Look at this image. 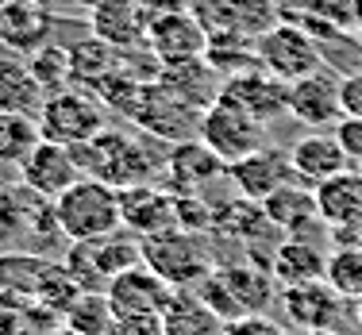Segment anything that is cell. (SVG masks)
<instances>
[{"mask_svg": "<svg viewBox=\"0 0 362 335\" xmlns=\"http://www.w3.org/2000/svg\"><path fill=\"white\" fill-rule=\"evenodd\" d=\"M108 335H166L162 316H116Z\"/></svg>", "mask_w": 362, "mask_h": 335, "instance_id": "e575fe53", "label": "cell"}, {"mask_svg": "<svg viewBox=\"0 0 362 335\" xmlns=\"http://www.w3.org/2000/svg\"><path fill=\"white\" fill-rule=\"evenodd\" d=\"M105 105L81 85H70L62 93H50L39 108V131L42 139L62 143V147H81V143L97 139L105 131Z\"/></svg>", "mask_w": 362, "mask_h": 335, "instance_id": "5b68a950", "label": "cell"}, {"mask_svg": "<svg viewBox=\"0 0 362 335\" xmlns=\"http://www.w3.org/2000/svg\"><path fill=\"white\" fill-rule=\"evenodd\" d=\"M139 262H143V239L132 235L127 228L100 239H85V243H70V254H66V270L77 278V286L100 289V293L108 289V281L116 274L132 270Z\"/></svg>", "mask_w": 362, "mask_h": 335, "instance_id": "277c9868", "label": "cell"}, {"mask_svg": "<svg viewBox=\"0 0 362 335\" xmlns=\"http://www.w3.org/2000/svg\"><path fill=\"white\" fill-rule=\"evenodd\" d=\"M220 100L243 108L258 124H278L281 116H289V85L278 81L274 74L258 70V66L243 74H231L220 85Z\"/></svg>", "mask_w": 362, "mask_h": 335, "instance_id": "ba28073f", "label": "cell"}, {"mask_svg": "<svg viewBox=\"0 0 362 335\" xmlns=\"http://www.w3.org/2000/svg\"><path fill=\"white\" fill-rule=\"evenodd\" d=\"M81 4H89V8H93V4H97V0H81Z\"/></svg>", "mask_w": 362, "mask_h": 335, "instance_id": "ab89813d", "label": "cell"}, {"mask_svg": "<svg viewBox=\"0 0 362 335\" xmlns=\"http://www.w3.org/2000/svg\"><path fill=\"white\" fill-rule=\"evenodd\" d=\"M166 177L174 193H197L216 177H228V166L201 139H181L166 154Z\"/></svg>", "mask_w": 362, "mask_h": 335, "instance_id": "d6986e66", "label": "cell"}, {"mask_svg": "<svg viewBox=\"0 0 362 335\" xmlns=\"http://www.w3.org/2000/svg\"><path fill=\"white\" fill-rule=\"evenodd\" d=\"M143 262L174 289H197L212 274V254L197 231L170 228L143 239Z\"/></svg>", "mask_w": 362, "mask_h": 335, "instance_id": "3957f363", "label": "cell"}, {"mask_svg": "<svg viewBox=\"0 0 362 335\" xmlns=\"http://www.w3.org/2000/svg\"><path fill=\"white\" fill-rule=\"evenodd\" d=\"M262 127L255 116H247L243 108L228 105V100H212L209 108L201 112V124H197V139L204 143L223 166H231V162L247 158V154H255L258 147H266L262 143Z\"/></svg>", "mask_w": 362, "mask_h": 335, "instance_id": "8992f818", "label": "cell"}, {"mask_svg": "<svg viewBox=\"0 0 362 335\" xmlns=\"http://www.w3.org/2000/svg\"><path fill=\"white\" fill-rule=\"evenodd\" d=\"M316 208L335 243H351L362 228V170H343L316 185Z\"/></svg>", "mask_w": 362, "mask_h": 335, "instance_id": "9c48e42d", "label": "cell"}, {"mask_svg": "<svg viewBox=\"0 0 362 335\" xmlns=\"http://www.w3.org/2000/svg\"><path fill=\"white\" fill-rule=\"evenodd\" d=\"M105 293H108V305L116 316H162V308L174 297V286H166L151 266L139 262L132 270L116 274Z\"/></svg>", "mask_w": 362, "mask_h": 335, "instance_id": "4fadbf2b", "label": "cell"}, {"mask_svg": "<svg viewBox=\"0 0 362 335\" xmlns=\"http://www.w3.org/2000/svg\"><path fill=\"white\" fill-rule=\"evenodd\" d=\"M20 182L28 185L31 196H42V201H58V196H62L74 182H81V170H77L70 147L42 139L39 147L31 151L28 158H23Z\"/></svg>", "mask_w": 362, "mask_h": 335, "instance_id": "5bb4252c", "label": "cell"}, {"mask_svg": "<svg viewBox=\"0 0 362 335\" xmlns=\"http://www.w3.org/2000/svg\"><path fill=\"white\" fill-rule=\"evenodd\" d=\"M135 124H143L151 135L162 139H197V124H201V108L177 100L174 93H166L162 85H146V97L139 112H135Z\"/></svg>", "mask_w": 362, "mask_h": 335, "instance_id": "e0dca14e", "label": "cell"}, {"mask_svg": "<svg viewBox=\"0 0 362 335\" xmlns=\"http://www.w3.org/2000/svg\"><path fill=\"white\" fill-rule=\"evenodd\" d=\"M62 324L77 335H108L112 324H116L108 293H100V289H81V293L74 297V305L62 312Z\"/></svg>", "mask_w": 362, "mask_h": 335, "instance_id": "f1b7e54d", "label": "cell"}, {"mask_svg": "<svg viewBox=\"0 0 362 335\" xmlns=\"http://www.w3.org/2000/svg\"><path fill=\"white\" fill-rule=\"evenodd\" d=\"M47 28L50 16L39 0H8L0 8V39L12 42L20 54H35L39 47H47Z\"/></svg>", "mask_w": 362, "mask_h": 335, "instance_id": "484cf974", "label": "cell"}, {"mask_svg": "<svg viewBox=\"0 0 362 335\" xmlns=\"http://www.w3.org/2000/svg\"><path fill=\"white\" fill-rule=\"evenodd\" d=\"M289 162H293L297 182H305L313 189L320 182H327V177L351 170V158H347V151L339 147L335 131H313V135H305V139H297L289 147Z\"/></svg>", "mask_w": 362, "mask_h": 335, "instance_id": "ac0fdd59", "label": "cell"}, {"mask_svg": "<svg viewBox=\"0 0 362 335\" xmlns=\"http://www.w3.org/2000/svg\"><path fill=\"white\" fill-rule=\"evenodd\" d=\"M335 139H339V147H343V151H347V158L362 166V119L343 116L339 124H335Z\"/></svg>", "mask_w": 362, "mask_h": 335, "instance_id": "d6a6232c", "label": "cell"}, {"mask_svg": "<svg viewBox=\"0 0 362 335\" xmlns=\"http://www.w3.org/2000/svg\"><path fill=\"white\" fill-rule=\"evenodd\" d=\"M58 231L70 243H85V239H100L124 228L119 216V189L97 177H81L54 201Z\"/></svg>", "mask_w": 362, "mask_h": 335, "instance_id": "7a4b0ae2", "label": "cell"}, {"mask_svg": "<svg viewBox=\"0 0 362 335\" xmlns=\"http://www.w3.org/2000/svg\"><path fill=\"white\" fill-rule=\"evenodd\" d=\"M289 116L305 127H327L343 119L339 105V77H332L327 70H316L308 77L289 85Z\"/></svg>", "mask_w": 362, "mask_h": 335, "instance_id": "2e32d148", "label": "cell"}, {"mask_svg": "<svg viewBox=\"0 0 362 335\" xmlns=\"http://www.w3.org/2000/svg\"><path fill=\"white\" fill-rule=\"evenodd\" d=\"M351 308H355V324L362 328V297H358V300H351Z\"/></svg>", "mask_w": 362, "mask_h": 335, "instance_id": "8d00e7d4", "label": "cell"}, {"mask_svg": "<svg viewBox=\"0 0 362 335\" xmlns=\"http://www.w3.org/2000/svg\"><path fill=\"white\" fill-rule=\"evenodd\" d=\"M154 85H162L166 93H174L177 100H185V105H193V108H201V112L220 97L216 81H212L209 58H189V62H170V66H162V70H158V81H154Z\"/></svg>", "mask_w": 362, "mask_h": 335, "instance_id": "d4e9b609", "label": "cell"}, {"mask_svg": "<svg viewBox=\"0 0 362 335\" xmlns=\"http://www.w3.org/2000/svg\"><path fill=\"white\" fill-rule=\"evenodd\" d=\"M270 274L278 286H308V281H324L327 274V254L320 243L308 235H286L270 254Z\"/></svg>", "mask_w": 362, "mask_h": 335, "instance_id": "ffe728a7", "label": "cell"}, {"mask_svg": "<svg viewBox=\"0 0 362 335\" xmlns=\"http://www.w3.org/2000/svg\"><path fill=\"white\" fill-rule=\"evenodd\" d=\"M324 281L335 289L343 300H358L362 297V247L358 243H339L327 254V274Z\"/></svg>", "mask_w": 362, "mask_h": 335, "instance_id": "4dcf8cb0", "label": "cell"}, {"mask_svg": "<svg viewBox=\"0 0 362 335\" xmlns=\"http://www.w3.org/2000/svg\"><path fill=\"white\" fill-rule=\"evenodd\" d=\"M47 335H77V331H70V328L62 324V328H54V331H47Z\"/></svg>", "mask_w": 362, "mask_h": 335, "instance_id": "74e56055", "label": "cell"}, {"mask_svg": "<svg viewBox=\"0 0 362 335\" xmlns=\"http://www.w3.org/2000/svg\"><path fill=\"white\" fill-rule=\"evenodd\" d=\"M42 143V131H39V119L35 116H8L0 112V162L4 166H23L31 151Z\"/></svg>", "mask_w": 362, "mask_h": 335, "instance_id": "f546056e", "label": "cell"}, {"mask_svg": "<svg viewBox=\"0 0 362 335\" xmlns=\"http://www.w3.org/2000/svg\"><path fill=\"white\" fill-rule=\"evenodd\" d=\"M70 70H74V85H81V89H97L105 77H112L119 70L116 47H108V42L97 39V35L81 39L77 47H70Z\"/></svg>", "mask_w": 362, "mask_h": 335, "instance_id": "83f0119b", "label": "cell"}, {"mask_svg": "<svg viewBox=\"0 0 362 335\" xmlns=\"http://www.w3.org/2000/svg\"><path fill=\"white\" fill-rule=\"evenodd\" d=\"M339 105H343V116L362 119V70L339 77Z\"/></svg>", "mask_w": 362, "mask_h": 335, "instance_id": "d590c367", "label": "cell"}, {"mask_svg": "<svg viewBox=\"0 0 362 335\" xmlns=\"http://www.w3.org/2000/svg\"><path fill=\"white\" fill-rule=\"evenodd\" d=\"M70 151H74V162L81 170V177H97V182H108L116 189L143 185L158 170H166V162L146 158L143 143H135L124 131H112V127H105L97 139L81 143V147H70Z\"/></svg>", "mask_w": 362, "mask_h": 335, "instance_id": "6da1fadb", "label": "cell"}, {"mask_svg": "<svg viewBox=\"0 0 362 335\" xmlns=\"http://www.w3.org/2000/svg\"><path fill=\"white\" fill-rule=\"evenodd\" d=\"M119 216H124V228L139 239L170 231L177 228V193L154 182L119 189Z\"/></svg>", "mask_w": 362, "mask_h": 335, "instance_id": "7c38bea8", "label": "cell"}, {"mask_svg": "<svg viewBox=\"0 0 362 335\" xmlns=\"http://www.w3.org/2000/svg\"><path fill=\"white\" fill-rule=\"evenodd\" d=\"M4 4H8V0H0V8H4Z\"/></svg>", "mask_w": 362, "mask_h": 335, "instance_id": "60d3db41", "label": "cell"}, {"mask_svg": "<svg viewBox=\"0 0 362 335\" xmlns=\"http://www.w3.org/2000/svg\"><path fill=\"white\" fill-rule=\"evenodd\" d=\"M166 335H223V320L197 297V289H174L170 305L162 308Z\"/></svg>", "mask_w": 362, "mask_h": 335, "instance_id": "4316f807", "label": "cell"}, {"mask_svg": "<svg viewBox=\"0 0 362 335\" xmlns=\"http://www.w3.org/2000/svg\"><path fill=\"white\" fill-rule=\"evenodd\" d=\"M262 212L281 235H308L320 223V208H316V189H305V182H289L278 193L262 201Z\"/></svg>", "mask_w": 362, "mask_h": 335, "instance_id": "7402d4cb", "label": "cell"}, {"mask_svg": "<svg viewBox=\"0 0 362 335\" xmlns=\"http://www.w3.org/2000/svg\"><path fill=\"white\" fill-rule=\"evenodd\" d=\"M47 100V89L39 85V77L31 74V66L23 58H0V112L8 116H35Z\"/></svg>", "mask_w": 362, "mask_h": 335, "instance_id": "cb8c5ba5", "label": "cell"}, {"mask_svg": "<svg viewBox=\"0 0 362 335\" xmlns=\"http://www.w3.org/2000/svg\"><path fill=\"white\" fill-rule=\"evenodd\" d=\"M351 243H358V247H362V228L355 231V239H351Z\"/></svg>", "mask_w": 362, "mask_h": 335, "instance_id": "f35d334b", "label": "cell"}, {"mask_svg": "<svg viewBox=\"0 0 362 335\" xmlns=\"http://www.w3.org/2000/svg\"><path fill=\"white\" fill-rule=\"evenodd\" d=\"M223 335H286V328H278L270 316L255 312V316H243V320L223 324Z\"/></svg>", "mask_w": 362, "mask_h": 335, "instance_id": "836d02e7", "label": "cell"}, {"mask_svg": "<svg viewBox=\"0 0 362 335\" xmlns=\"http://www.w3.org/2000/svg\"><path fill=\"white\" fill-rule=\"evenodd\" d=\"M228 182L235 185V193L243 201H255L262 204L270 193H278L281 185L297 182L293 174V162H289V151H278V147H258L255 154L231 162L228 166Z\"/></svg>", "mask_w": 362, "mask_h": 335, "instance_id": "30bf717a", "label": "cell"}, {"mask_svg": "<svg viewBox=\"0 0 362 335\" xmlns=\"http://www.w3.org/2000/svg\"><path fill=\"white\" fill-rule=\"evenodd\" d=\"M89 31L116 50L146 42L143 4L139 0H97V4H93V16H89Z\"/></svg>", "mask_w": 362, "mask_h": 335, "instance_id": "44dd1931", "label": "cell"}, {"mask_svg": "<svg viewBox=\"0 0 362 335\" xmlns=\"http://www.w3.org/2000/svg\"><path fill=\"white\" fill-rule=\"evenodd\" d=\"M0 166H4V162H0Z\"/></svg>", "mask_w": 362, "mask_h": 335, "instance_id": "b9f144b4", "label": "cell"}, {"mask_svg": "<svg viewBox=\"0 0 362 335\" xmlns=\"http://www.w3.org/2000/svg\"><path fill=\"white\" fill-rule=\"evenodd\" d=\"M255 58H258V70L274 74L278 81H300V77L316 74L324 62L320 47L308 31L293 28V23H274L270 31L255 39Z\"/></svg>", "mask_w": 362, "mask_h": 335, "instance_id": "52a82bcc", "label": "cell"}, {"mask_svg": "<svg viewBox=\"0 0 362 335\" xmlns=\"http://www.w3.org/2000/svg\"><path fill=\"white\" fill-rule=\"evenodd\" d=\"M31 74L39 77V85L47 89V97L50 93H62V89H70L74 85V70H70V50H62V47H39L35 54H31Z\"/></svg>", "mask_w": 362, "mask_h": 335, "instance_id": "1f68e13d", "label": "cell"}, {"mask_svg": "<svg viewBox=\"0 0 362 335\" xmlns=\"http://www.w3.org/2000/svg\"><path fill=\"white\" fill-rule=\"evenodd\" d=\"M146 47L162 66L170 62H189V58H204L209 50V31L193 12H166L158 20L146 23Z\"/></svg>", "mask_w": 362, "mask_h": 335, "instance_id": "8fae6325", "label": "cell"}, {"mask_svg": "<svg viewBox=\"0 0 362 335\" xmlns=\"http://www.w3.org/2000/svg\"><path fill=\"white\" fill-rule=\"evenodd\" d=\"M216 274L223 278V286H228L231 300H235L239 320H243V316L262 312V308L274 300V293H278V281H274V274L266 270V266H255V262H228V266H216Z\"/></svg>", "mask_w": 362, "mask_h": 335, "instance_id": "603a6c76", "label": "cell"}, {"mask_svg": "<svg viewBox=\"0 0 362 335\" xmlns=\"http://www.w3.org/2000/svg\"><path fill=\"white\" fill-rule=\"evenodd\" d=\"M343 300L327 281H308V286H286L281 289V308L297 328H305L308 335L316 331H332L343 320Z\"/></svg>", "mask_w": 362, "mask_h": 335, "instance_id": "9a60e30c", "label": "cell"}]
</instances>
